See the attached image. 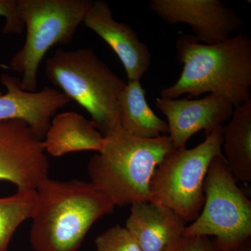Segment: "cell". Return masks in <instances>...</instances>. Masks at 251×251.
<instances>
[{"label": "cell", "mask_w": 251, "mask_h": 251, "mask_svg": "<svg viewBox=\"0 0 251 251\" xmlns=\"http://www.w3.org/2000/svg\"><path fill=\"white\" fill-rule=\"evenodd\" d=\"M104 137L91 120L75 112L54 115L43 140L46 153L54 157L81 151L101 150Z\"/></svg>", "instance_id": "obj_14"}, {"label": "cell", "mask_w": 251, "mask_h": 251, "mask_svg": "<svg viewBox=\"0 0 251 251\" xmlns=\"http://www.w3.org/2000/svg\"><path fill=\"white\" fill-rule=\"evenodd\" d=\"M150 8L168 24L191 26L198 42L206 45L227 40L244 24L219 0H151Z\"/></svg>", "instance_id": "obj_9"}, {"label": "cell", "mask_w": 251, "mask_h": 251, "mask_svg": "<svg viewBox=\"0 0 251 251\" xmlns=\"http://www.w3.org/2000/svg\"><path fill=\"white\" fill-rule=\"evenodd\" d=\"M157 108L166 117L168 133L175 149L184 147L193 135L204 130L206 136L229 122L234 107L228 99L210 94L204 98H158Z\"/></svg>", "instance_id": "obj_10"}, {"label": "cell", "mask_w": 251, "mask_h": 251, "mask_svg": "<svg viewBox=\"0 0 251 251\" xmlns=\"http://www.w3.org/2000/svg\"><path fill=\"white\" fill-rule=\"evenodd\" d=\"M186 223L161 204L138 202L130 207L125 227L143 251H163L182 237Z\"/></svg>", "instance_id": "obj_13"}, {"label": "cell", "mask_w": 251, "mask_h": 251, "mask_svg": "<svg viewBox=\"0 0 251 251\" xmlns=\"http://www.w3.org/2000/svg\"><path fill=\"white\" fill-rule=\"evenodd\" d=\"M202 211L183 236H215L216 250L240 246L251 237V202L237 184L224 155L211 162L204 179Z\"/></svg>", "instance_id": "obj_7"}, {"label": "cell", "mask_w": 251, "mask_h": 251, "mask_svg": "<svg viewBox=\"0 0 251 251\" xmlns=\"http://www.w3.org/2000/svg\"><path fill=\"white\" fill-rule=\"evenodd\" d=\"M39 207L29 241L35 251H77L92 226L115 206L91 181L48 178L36 189Z\"/></svg>", "instance_id": "obj_2"}, {"label": "cell", "mask_w": 251, "mask_h": 251, "mask_svg": "<svg viewBox=\"0 0 251 251\" xmlns=\"http://www.w3.org/2000/svg\"><path fill=\"white\" fill-rule=\"evenodd\" d=\"M46 76L90 114L104 136L120 129L118 99L126 83L92 49L56 50L46 61Z\"/></svg>", "instance_id": "obj_4"}, {"label": "cell", "mask_w": 251, "mask_h": 251, "mask_svg": "<svg viewBox=\"0 0 251 251\" xmlns=\"http://www.w3.org/2000/svg\"><path fill=\"white\" fill-rule=\"evenodd\" d=\"M0 81L6 89L0 95V121L23 120L41 140L57 112L72 101L65 94L48 86L39 92H26L20 79L8 74H1Z\"/></svg>", "instance_id": "obj_11"}, {"label": "cell", "mask_w": 251, "mask_h": 251, "mask_svg": "<svg viewBox=\"0 0 251 251\" xmlns=\"http://www.w3.org/2000/svg\"><path fill=\"white\" fill-rule=\"evenodd\" d=\"M145 94L140 80L127 82L118 99L120 129L144 139L166 135L168 124L151 110Z\"/></svg>", "instance_id": "obj_15"}, {"label": "cell", "mask_w": 251, "mask_h": 251, "mask_svg": "<svg viewBox=\"0 0 251 251\" xmlns=\"http://www.w3.org/2000/svg\"><path fill=\"white\" fill-rule=\"evenodd\" d=\"M174 149L168 135L144 139L115 130L104 136L101 150L91 157L90 181L115 206L150 202L153 172Z\"/></svg>", "instance_id": "obj_3"}, {"label": "cell", "mask_w": 251, "mask_h": 251, "mask_svg": "<svg viewBox=\"0 0 251 251\" xmlns=\"http://www.w3.org/2000/svg\"><path fill=\"white\" fill-rule=\"evenodd\" d=\"M0 16L5 18L4 34H21L23 23L18 16L17 0H0Z\"/></svg>", "instance_id": "obj_19"}, {"label": "cell", "mask_w": 251, "mask_h": 251, "mask_svg": "<svg viewBox=\"0 0 251 251\" xmlns=\"http://www.w3.org/2000/svg\"><path fill=\"white\" fill-rule=\"evenodd\" d=\"M83 23L118 56L128 82L140 80L150 69L151 56L148 46L140 41L134 29L126 23L115 21L110 6L103 0L93 1Z\"/></svg>", "instance_id": "obj_12"}, {"label": "cell", "mask_w": 251, "mask_h": 251, "mask_svg": "<svg viewBox=\"0 0 251 251\" xmlns=\"http://www.w3.org/2000/svg\"><path fill=\"white\" fill-rule=\"evenodd\" d=\"M222 130V149L231 173L239 181L251 182V99L234 108Z\"/></svg>", "instance_id": "obj_16"}, {"label": "cell", "mask_w": 251, "mask_h": 251, "mask_svg": "<svg viewBox=\"0 0 251 251\" xmlns=\"http://www.w3.org/2000/svg\"><path fill=\"white\" fill-rule=\"evenodd\" d=\"M226 251H251V242L250 240L247 241L244 244H241L239 247L234 248L230 250Z\"/></svg>", "instance_id": "obj_21"}, {"label": "cell", "mask_w": 251, "mask_h": 251, "mask_svg": "<svg viewBox=\"0 0 251 251\" xmlns=\"http://www.w3.org/2000/svg\"><path fill=\"white\" fill-rule=\"evenodd\" d=\"M92 3L91 0H17L26 39L9 64L22 75L20 85L23 90L36 92L41 61L52 46L72 42Z\"/></svg>", "instance_id": "obj_5"}, {"label": "cell", "mask_w": 251, "mask_h": 251, "mask_svg": "<svg viewBox=\"0 0 251 251\" xmlns=\"http://www.w3.org/2000/svg\"><path fill=\"white\" fill-rule=\"evenodd\" d=\"M49 167L43 140L25 122L0 121V181L36 190L49 177Z\"/></svg>", "instance_id": "obj_8"}, {"label": "cell", "mask_w": 251, "mask_h": 251, "mask_svg": "<svg viewBox=\"0 0 251 251\" xmlns=\"http://www.w3.org/2000/svg\"><path fill=\"white\" fill-rule=\"evenodd\" d=\"M2 92H1V91H0V95H1V94H2Z\"/></svg>", "instance_id": "obj_22"}, {"label": "cell", "mask_w": 251, "mask_h": 251, "mask_svg": "<svg viewBox=\"0 0 251 251\" xmlns=\"http://www.w3.org/2000/svg\"><path fill=\"white\" fill-rule=\"evenodd\" d=\"M39 207L36 190H18L14 195L0 198V251H8L16 229L31 219Z\"/></svg>", "instance_id": "obj_17"}, {"label": "cell", "mask_w": 251, "mask_h": 251, "mask_svg": "<svg viewBox=\"0 0 251 251\" xmlns=\"http://www.w3.org/2000/svg\"><path fill=\"white\" fill-rule=\"evenodd\" d=\"M222 126L191 149H174L156 167L150 184V202L163 204L185 222H193L204 203V179L211 162L222 154Z\"/></svg>", "instance_id": "obj_6"}, {"label": "cell", "mask_w": 251, "mask_h": 251, "mask_svg": "<svg viewBox=\"0 0 251 251\" xmlns=\"http://www.w3.org/2000/svg\"><path fill=\"white\" fill-rule=\"evenodd\" d=\"M95 245L97 251H143L128 229L120 225L99 234Z\"/></svg>", "instance_id": "obj_18"}, {"label": "cell", "mask_w": 251, "mask_h": 251, "mask_svg": "<svg viewBox=\"0 0 251 251\" xmlns=\"http://www.w3.org/2000/svg\"><path fill=\"white\" fill-rule=\"evenodd\" d=\"M183 70L174 85L163 89L161 98L187 99L205 93L222 96L234 108L251 100V40L246 34L231 36L213 45L184 34L176 41Z\"/></svg>", "instance_id": "obj_1"}, {"label": "cell", "mask_w": 251, "mask_h": 251, "mask_svg": "<svg viewBox=\"0 0 251 251\" xmlns=\"http://www.w3.org/2000/svg\"><path fill=\"white\" fill-rule=\"evenodd\" d=\"M163 251H218L212 241L205 236L182 237Z\"/></svg>", "instance_id": "obj_20"}]
</instances>
